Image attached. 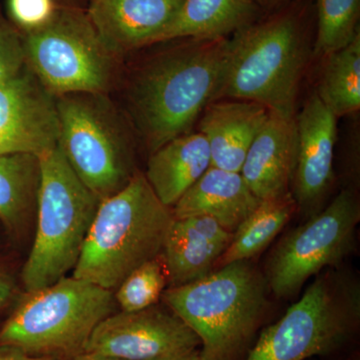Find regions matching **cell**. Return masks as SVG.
<instances>
[{"label": "cell", "mask_w": 360, "mask_h": 360, "mask_svg": "<svg viewBox=\"0 0 360 360\" xmlns=\"http://www.w3.org/2000/svg\"><path fill=\"white\" fill-rule=\"evenodd\" d=\"M229 39H181L135 71L127 103L134 129L149 155L191 132L205 106L213 101Z\"/></svg>", "instance_id": "1"}, {"label": "cell", "mask_w": 360, "mask_h": 360, "mask_svg": "<svg viewBox=\"0 0 360 360\" xmlns=\"http://www.w3.org/2000/svg\"><path fill=\"white\" fill-rule=\"evenodd\" d=\"M269 290L264 274L243 260L161 298L200 338V360H245L269 312Z\"/></svg>", "instance_id": "2"}, {"label": "cell", "mask_w": 360, "mask_h": 360, "mask_svg": "<svg viewBox=\"0 0 360 360\" xmlns=\"http://www.w3.org/2000/svg\"><path fill=\"white\" fill-rule=\"evenodd\" d=\"M309 51L302 18L295 11L255 21L229 37L213 101H253L285 117H295Z\"/></svg>", "instance_id": "3"}, {"label": "cell", "mask_w": 360, "mask_h": 360, "mask_svg": "<svg viewBox=\"0 0 360 360\" xmlns=\"http://www.w3.org/2000/svg\"><path fill=\"white\" fill-rule=\"evenodd\" d=\"M174 219L136 170L122 191L99 203L72 276L115 291L134 269L161 255Z\"/></svg>", "instance_id": "4"}, {"label": "cell", "mask_w": 360, "mask_h": 360, "mask_svg": "<svg viewBox=\"0 0 360 360\" xmlns=\"http://www.w3.org/2000/svg\"><path fill=\"white\" fill-rule=\"evenodd\" d=\"M274 323L262 328L245 360H309L349 347L360 326L359 281L324 270Z\"/></svg>", "instance_id": "5"}, {"label": "cell", "mask_w": 360, "mask_h": 360, "mask_svg": "<svg viewBox=\"0 0 360 360\" xmlns=\"http://www.w3.org/2000/svg\"><path fill=\"white\" fill-rule=\"evenodd\" d=\"M39 158L37 232L21 271L26 292L51 285L75 269L101 203L58 146Z\"/></svg>", "instance_id": "6"}, {"label": "cell", "mask_w": 360, "mask_h": 360, "mask_svg": "<svg viewBox=\"0 0 360 360\" xmlns=\"http://www.w3.org/2000/svg\"><path fill=\"white\" fill-rule=\"evenodd\" d=\"M113 291L75 277H65L26 292L0 326V345L32 356L71 360L84 352L96 326L115 314Z\"/></svg>", "instance_id": "7"}, {"label": "cell", "mask_w": 360, "mask_h": 360, "mask_svg": "<svg viewBox=\"0 0 360 360\" xmlns=\"http://www.w3.org/2000/svg\"><path fill=\"white\" fill-rule=\"evenodd\" d=\"M105 96L56 97L58 148L78 179L101 201L122 191L136 172L131 134Z\"/></svg>", "instance_id": "8"}, {"label": "cell", "mask_w": 360, "mask_h": 360, "mask_svg": "<svg viewBox=\"0 0 360 360\" xmlns=\"http://www.w3.org/2000/svg\"><path fill=\"white\" fill-rule=\"evenodd\" d=\"M23 42L26 65L52 96L106 94L115 84L120 58L80 9L59 7L51 23L26 33Z\"/></svg>", "instance_id": "9"}, {"label": "cell", "mask_w": 360, "mask_h": 360, "mask_svg": "<svg viewBox=\"0 0 360 360\" xmlns=\"http://www.w3.org/2000/svg\"><path fill=\"white\" fill-rule=\"evenodd\" d=\"M359 221V198L347 188L288 232L270 253L265 266L272 295L279 300L292 297L311 277L342 264L354 250Z\"/></svg>", "instance_id": "10"}, {"label": "cell", "mask_w": 360, "mask_h": 360, "mask_svg": "<svg viewBox=\"0 0 360 360\" xmlns=\"http://www.w3.org/2000/svg\"><path fill=\"white\" fill-rule=\"evenodd\" d=\"M200 345L198 336L172 310L155 304L106 317L94 329L84 352L150 360L193 352Z\"/></svg>", "instance_id": "11"}, {"label": "cell", "mask_w": 360, "mask_h": 360, "mask_svg": "<svg viewBox=\"0 0 360 360\" xmlns=\"http://www.w3.org/2000/svg\"><path fill=\"white\" fill-rule=\"evenodd\" d=\"M58 139L56 97L27 65L0 82V144L11 153L39 156L56 148Z\"/></svg>", "instance_id": "12"}, {"label": "cell", "mask_w": 360, "mask_h": 360, "mask_svg": "<svg viewBox=\"0 0 360 360\" xmlns=\"http://www.w3.org/2000/svg\"><path fill=\"white\" fill-rule=\"evenodd\" d=\"M295 122L297 155L291 194L296 212L307 220L324 207L333 188L338 118L314 92L303 105Z\"/></svg>", "instance_id": "13"}, {"label": "cell", "mask_w": 360, "mask_h": 360, "mask_svg": "<svg viewBox=\"0 0 360 360\" xmlns=\"http://www.w3.org/2000/svg\"><path fill=\"white\" fill-rule=\"evenodd\" d=\"M184 0H89L86 13L106 49L117 58L158 44Z\"/></svg>", "instance_id": "14"}, {"label": "cell", "mask_w": 360, "mask_h": 360, "mask_svg": "<svg viewBox=\"0 0 360 360\" xmlns=\"http://www.w3.org/2000/svg\"><path fill=\"white\" fill-rule=\"evenodd\" d=\"M297 155L295 117L269 111L251 143L240 174L259 200L290 193Z\"/></svg>", "instance_id": "15"}, {"label": "cell", "mask_w": 360, "mask_h": 360, "mask_svg": "<svg viewBox=\"0 0 360 360\" xmlns=\"http://www.w3.org/2000/svg\"><path fill=\"white\" fill-rule=\"evenodd\" d=\"M201 115L200 132L207 141L212 167L240 172L269 110L253 101L224 98L208 103Z\"/></svg>", "instance_id": "16"}, {"label": "cell", "mask_w": 360, "mask_h": 360, "mask_svg": "<svg viewBox=\"0 0 360 360\" xmlns=\"http://www.w3.org/2000/svg\"><path fill=\"white\" fill-rule=\"evenodd\" d=\"M259 202L240 172L210 167L175 203L172 212L174 219L212 217L233 233Z\"/></svg>", "instance_id": "17"}, {"label": "cell", "mask_w": 360, "mask_h": 360, "mask_svg": "<svg viewBox=\"0 0 360 360\" xmlns=\"http://www.w3.org/2000/svg\"><path fill=\"white\" fill-rule=\"evenodd\" d=\"M210 167L205 137L188 132L150 153L143 174L158 200L172 208Z\"/></svg>", "instance_id": "18"}, {"label": "cell", "mask_w": 360, "mask_h": 360, "mask_svg": "<svg viewBox=\"0 0 360 360\" xmlns=\"http://www.w3.org/2000/svg\"><path fill=\"white\" fill-rule=\"evenodd\" d=\"M259 13V0H184L158 44L186 39H229L255 23Z\"/></svg>", "instance_id": "19"}, {"label": "cell", "mask_w": 360, "mask_h": 360, "mask_svg": "<svg viewBox=\"0 0 360 360\" xmlns=\"http://www.w3.org/2000/svg\"><path fill=\"white\" fill-rule=\"evenodd\" d=\"M225 248L196 231L187 219H174L161 251L168 288H176L210 274Z\"/></svg>", "instance_id": "20"}, {"label": "cell", "mask_w": 360, "mask_h": 360, "mask_svg": "<svg viewBox=\"0 0 360 360\" xmlns=\"http://www.w3.org/2000/svg\"><path fill=\"white\" fill-rule=\"evenodd\" d=\"M39 155L26 153L0 155V222L18 236L37 208Z\"/></svg>", "instance_id": "21"}, {"label": "cell", "mask_w": 360, "mask_h": 360, "mask_svg": "<svg viewBox=\"0 0 360 360\" xmlns=\"http://www.w3.org/2000/svg\"><path fill=\"white\" fill-rule=\"evenodd\" d=\"M296 212L295 201L290 193L260 200L259 205L233 232L226 250L215 266L250 260L264 250Z\"/></svg>", "instance_id": "22"}, {"label": "cell", "mask_w": 360, "mask_h": 360, "mask_svg": "<svg viewBox=\"0 0 360 360\" xmlns=\"http://www.w3.org/2000/svg\"><path fill=\"white\" fill-rule=\"evenodd\" d=\"M316 94L336 118L360 108V32L347 46L323 58Z\"/></svg>", "instance_id": "23"}, {"label": "cell", "mask_w": 360, "mask_h": 360, "mask_svg": "<svg viewBox=\"0 0 360 360\" xmlns=\"http://www.w3.org/2000/svg\"><path fill=\"white\" fill-rule=\"evenodd\" d=\"M315 56L326 58L349 44L359 33L360 0H316Z\"/></svg>", "instance_id": "24"}, {"label": "cell", "mask_w": 360, "mask_h": 360, "mask_svg": "<svg viewBox=\"0 0 360 360\" xmlns=\"http://www.w3.org/2000/svg\"><path fill=\"white\" fill-rule=\"evenodd\" d=\"M167 285L162 257L149 260L134 269L113 291L116 305L122 311H137L155 305Z\"/></svg>", "instance_id": "25"}, {"label": "cell", "mask_w": 360, "mask_h": 360, "mask_svg": "<svg viewBox=\"0 0 360 360\" xmlns=\"http://www.w3.org/2000/svg\"><path fill=\"white\" fill-rule=\"evenodd\" d=\"M59 7L56 0H7L9 16L25 34L51 23Z\"/></svg>", "instance_id": "26"}, {"label": "cell", "mask_w": 360, "mask_h": 360, "mask_svg": "<svg viewBox=\"0 0 360 360\" xmlns=\"http://www.w3.org/2000/svg\"><path fill=\"white\" fill-rule=\"evenodd\" d=\"M25 65L23 37L0 16V82L13 77Z\"/></svg>", "instance_id": "27"}, {"label": "cell", "mask_w": 360, "mask_h": 360, "mask_svg": "<svg viewBox=\"0 0 360 360\" xmlns=\"http://www.w3.org/2000/svg\"><path fill=\"white\" fill-rule=\"evenodd\" d=\"M18 292V283L11 267L0 259V312L8 307Z\"/></svg>", "instance_id": "28"}, {"label": "cell", "mask_w": 360, "mask_h": 360, "mask_svg": "<svg viewBox=\"0 0 360 360\" xmlns=\"http://www.w3.org/2000/svg\"><path fill=\"white\" fill-rule=\"evenodd\" d=\"M0 360H58L45 359V357L32 356L25 354L20 348L11 347V345H0Z\"/></svg>", "instance_id": "29"}, {"label": "cell", "mask_w": 360, "mask_h": 360, "mask_svg": "<svg viewBox=\"0 0 360 360\" xmlns=\"http://www.w3.org/2000/svg\"><path fill=\"white\" fill-rule=\"evenodd\" d=\"M150 360H200V348L186 354L168 355V356L158 357Z\"/></svg>", "instance_id": "30"}, {"label": "cell", "mask_w": 360, "mask_h": 360, "mask_svg": "<svg viewBox=\"0 0 360 360\" xmlns=\"http://www.w3.org/2000/svg\"><path fill=\"white\" fill-rule=\"evenodd\" d=\"M71 360H123L116 359V357L108 356L99 354H94V352H82V354L77 355V357Z\"/></svg>", "instance_id": "31"}, {"label": "cell", "mask_w": 360, "mask_h": 360, "mask_svg": "<svg viewBox=\"0 0 360 360\" xmlns=\"http://www.w3.org/2000/svg\"><path fill=\"white\" fill-rule=\"evenodd\" d=\"M260 2H265L267 4H278L281 2L286 1V0H259Z\"/></svg>", "instance_id": "32"}, {"label": "cell", "mask_w": 360, "mask_h": 360, "mask_svg": "<svg viewBox=\"0 0 360 360\" xmlns=\"http://www.w3.org/2000/svg\"><path fill=\"white\" fill-rule=\"evenodd\" d=\"M6 153H11L2 144H0V155H6Z\"/></svg>", "instance_id": "33"}, {"label": "cell", "mask_w": 360, "mask_h": 360, "mask_svg": "<svg viewBox=\"0 0 360 360\" xmlns=\"http://www.w3.org/2000/svg\"><path fill=\"white\" fill-rule=\"evenodd\" d=\"M342 360H360L359 355L354 354L352 355V356L347 357V359H342Z\"/></svg>", "instance_id": "34"}]
</instances>
